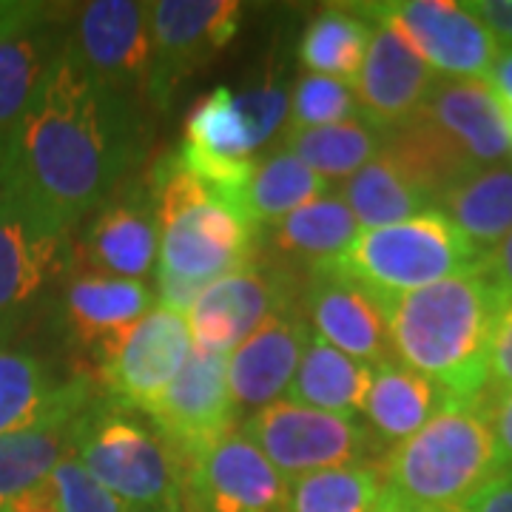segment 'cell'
Instances as JSON below:
<instances>
[{
  "instance_id": "1",
  "label": "cell",
  "mask_w": 512,
  "mask_h": 512,
  "mask_svg": "<svg viewBox=\"0 0 512 512\" xmlns=\"http://www.w3.org/2000/svg\"><path fill=\"white\" fill-rule=\"evenodd\" d=\"M146 148L143 103L100 86L63 46L15 131L12 188L72 231L126 183Z\"/></svg>"
},
{
  "instance_id": "2",
  "label": "cell",
  "mask_w": 512,
  "mask_h": 512,
  "mask_svg": "<svg viewBox=\"0 0 512 512\" xmlns=\"http://www.w3.org/2000/svg\"><path fill=\"white\" fill-rule=\"evenodd\" d=\"M507 299L481 268L396 296L382 313L393 353L447 399H476L490 384V345Z\"/></svg>"
},
{
  "instance_id": "3",
  "label": "cell",
  "mask_w": 512,
  "mask_h": 512,
  "mask_svg": "<svg viewBox=\"0 0 512 512\" xmlns=\"http://www.w3.org/2000/svg\"><path fill=\"white\" fill-rule=\"evenodd\" d=\"M501 473L490 390L476 399L444 396L419 433L382 461V501L413 510H467Z\"/></svg>"
},
{
  "instance_id": "4",
  "label": "cell",
  "mask_w": 512,
  "mask_h": 512,
  "mask_svg": "<svg viewBox=\"0 0 512 512\" xmlns=\"http://www.w3.org/2000/svg\"><path fill=\"white\" fill-rule=\"evenodd\" d=\"M148 185L160 222L157 271L211 285L220 276L254 262V225L191 171H185L177 154H165L154 165Z\"/></svg>"
},
{
  "instance_id": "5",
  "label": "cell",
  "mask_w": 512,
  "mask_h": 512,
  "mask_svg": "<svg viewBox=\"0 0 512 512\" xmlns=\"http://www.w3.org/2000/svg\"><path fill=\"white\" fill-rule=\"evenodd\" d=\"M478 259L481 254L456 225L439 208H430L396 225L362 228L330 268L384 308L396 296L476 268Z\"/></svg>"
},
{
  "instance_id": "6",
  "label": "cell",
  "mask_w": 512,
  "mask_h": 512,
  "mask_svg": "<svg viewBox=\"0 0 512 512\" xmlns=\"http://www.w3.org/2000/svg\"><path fill=\"white\" fill-rule=\"evenodd\" d=\"M74 456L131 512H180V458L151 421H140L126 407L97 396L83 419Z\"/></svg>"
},
{
  "instance_id": "7",
  "label": "cell",
  "mask_w": 512,
  "mask_h": 512,
  "mask_svg": "<svg viewBox=\"0 0 512 512\" xmlns=\"http://www.w3.org/2000/svg\"><path fill=\"white\" fill-rule=\"evenodd\" d=\"M72 262V231L9 188L0 200V348L32 319Z\"/></svg>"
},
{
  "instance_id": "8",
  "label": "cell",
  "mask_w": 512,
  "mask_h": 512,
  "mask_svg": "<svg viewBox=\"0 0 512 512\" xmlns=\"http://www.w3.org/2000/svg\"><path fill=\"white\" fill-rule=\"evenodd\" d=\"M242 433L288 481L330 467L376 461L379 441L356 416L302 407L288 399L251 413Z\"/></svg>"
},
{
  "instance_id": "9",
  "label": "cell",
  "mask_w": 512,
  "mask_h": 512,
  "mask_svg": "<svg viewBox=\"0 0 512 512\" xmlns=\"http://www.w3.org/2000/svg\"><path fill=\"white\" fill-rule=\"evenodd\" d=\"M305 274L282 262H248L234 274L211 282L188 311L194 348L228 356L265 319L276 313L302 311Z\"/></svg>"
},
{
  "instance_id": "10",
  "label": "cell",
  "mask_w": 512,
  "mask_h": 512,
  "mask_svg": "<svg viewBox=\"0 0 512 512\" xmlns=\"http://www.w3.org/2000/svg\"><path fill=\"white\" fill-rule=\"evenodd\" d=\"M382 23L433 69L453 80H487L501 46L493 32L456 0H393L356 6Z\"/></svg>"
},
{
  "instance_id": "11",
  "label": "cell",
  "mask_w": 512,
  "mask_h": 512,
  "mask_svg": "<svg viewBox=\"0 0 512 512\" xmlns=\"http://www.w3.org/2000/svg\"><path fill=\"white\" fill-rule=\"evenodd\" d=\"M242 6L234 0H160L151 3V77L148 100L165 109L191 74L234 40Z\"/></svg>"
},
{
  "instance_id": "12",
  "label": "cell",
  "mask_w": 512,
  "mask_h": 512,
  "mask_svg": "<svg viewBox=\"0 0 512 512\" xmlns=\"http://www.w3.org/2000/svg\"><path fill=\"white\" fill-rule=\"evenodd\" d=\"M291 481L245 433H228L183 464L180 512H288Z\"/></svg>"
},
{
  "instance_id": "13",
  "label": "cell",
  "mask_w": 512,
  "mask_h": 512,
  "mask_svg": "<svg viewBox=\"0 0 512 512\" xmlns=\"http://www.w3.org/2000/svg\"><path fill=\"white\" fill-rule=\"evenodd\" d=\"M66 46L80 69L111 92L148 100L151 3L94 0L77 15Z\"/></svg>"
},
{
  "instance_id": "14",
  "label": "cell",
  "mask_w": 512,
  "mask_h": 512,
  "mask_svg": "<svg viewBox=\"0 0 512 512\" xmlns=\"http://www.w3.org/2000/svg\"><path fill=\"white\" fill-rule=\"evenodd\" d=\"M180 458V467L234 433L237 407L228 390V356L191 350L180 376L143 410Z\"/></svg>"
},
{
  "instance_id": "15",
  "label": "cell",
  "mask_w": 512,
  "mask_h": 512,
  "mask_svg": "<svg viewBox=\"0 0 512 512\" xmlns=\"http://www.w3.org/2000/svg\"><path fill=\"white\" fill-rule=\"evenodd\" d=\"M191 350L194 339L188 319L157 305L103 356L97 379L106 387L111 404L143 413L180 376Z\"/></svg>"
},
{
  "instance_id": "16",
  "label": "cell",
  "mask_w": 512,
  "mask_h": 512,
  "mask_svg": "<svg viewBox=\"0 0 512 512\" xmlns=\"http://www.w3.org/2000/svg\"><path fill=\"white\" fill-rule=\"evenodd\" d=\"M63 46L60 6L0 3V146L15 140L43 74Z\"/></svg>"
},
{
  "instance_id": "17",
  "label": "cell",
  "mask_w": 512,
  "mask_h": 512,
  "mask_svg": "<svg viewBox=\"0 0 512 512\" xmlns=\"http://www.w3.org/2000/svg\"><path fill=\"white\" fill-rule=\"evenodd\" d=\"M80 256L94 274L143 282L160 256V222L151 185H120L94 211L80 242Z\"/></svg>"
},
{
  "instance_id": "18",
  "label": "cell",
  "mask_w": 512,
  "mask_h": 512,
  "mask_svg": "<svg viewBox=\"0 0 512 512\" xmlns=\"http://www.w3.org/2000/svg\"><path fill=\"white\" fill-rule=\"evenodd\" d=\"M302 311L313 336L365 365L376 367L393 359L382 308L359 285L336 274L333 268L305 276Z\"/></svg>"
},
{
  "instance_id": "19",
  "label": "cell",
  "mask_w": 512,
  "mask_h": 512,
  "mask_svg": "<svg viewBox=\"0 0 512 512\" xmlns=\"http://www.w3.org/2000/svg\"><path fill=\"white\" fill-rule=\"evenodd\" d=\"M436 83L439 74L402 37L382 23H373L365 60L353 83L362 117L387 131L402 128L419 114Z\"/></svg>"
},
{
  "instance_id": "20",
  "label": "cell",
  "mask_w": 512,
  "mask_h": 512,
  "mask_svg": "<svg viewBox=\"0 0 512 512\" xmlns=\"http://www.w3.org/2000/svg\"><path fill=\"white\" fill-rule=\"evenodd\" d=\"M154 305V293L146 282L106 274H80L63 291L60 322L66 339L94 367L103 362L120 336L137 325Z\"/></svg>"
},
{
  "instance_id": "21",
  "label": "cell",
  "mask_w": 512,
  "mask_h": 512,
  "mask_svg": "<svg viewBox=\"0 0 512 512\" xmlns=\"http://www.w3.org/2000/svg\"><path fill=\"white\" fill-rule=\"evenodd\" d=\"M97 402L92 379L80 384L66 402L26 430L0 436V512L20 495L32 493L55 473L63 458L74 456L83 419Z\"/></svg>"
},
{
  "instance_id": "22",
  "label": "cell",
  "mask_w": 512,
  "mask_h": 512,
  "mask_svg": "<svg viewBox=\"0 0 512 512\" xmlns=\"http://www.w3.org/2000/svg\"><path fill=\"white\" fill-rule=\"evenodd\" d=\"M311 339L305 311H285L265 319L228 356V390L234 407H248L256 413L279 402V396L291 387Z\"/></svg>"
},
{
  "instance_id": "23",
  "label": "cell",
  "mask_w": 512,
  "mask_h": 512,
  "mask_svg": "<svg viewBox=\"0 0 512 512\" xmlns=\"http://www.w3.org/2000/svg\"><path fill=\"white\" fill-rule=\"evenodd\" d=\"M419 114L444 131L478 168L512 157L507 111L487 80L439 77Z\"/></svg>"
},
{
  "instance_id": "24",
  "label": "cell",
  "mask_w": 512,
  "mask_h": 512,
  "mask_svg": "<svg viewBox=\"0 0 512 512\" xmlns=\"http://www.w3.org/2000/svg\"><path fill=\"white\" fill-rule=\"evenodd\" d=\"M359 231L362 228L348 205L336 194H325L274 225L268 245L282 256V265L293 271L302 268L308 276L311 271L330 268L353 245Z\"/></svg>"
},
{
  "instance_id": "25",
  "label": "cell",
  "mask_w": 512,
  "mask_h": 512,
  "mask_svg": "<svg viewBox=\"0 0 512 512\" xmlns=\"http://www.w3.org/2000/svg\"><path fill=\"white\" fill-rule=\"evenodd\" d=\"M436 205L484 256L512 231V163L470 171L450 185Z\"/></svg>"
},
{
  "instance_id": "26",
  "label": "cell",
  "mask_w": 512,
  "mask_h": 512,
  "mask_svg": "<svg viewBox=\"0 0 512 512\" xmlns=\"http://www.w3.org/2000/svg\"><path fill=\"white\" fill-rule=\"evenodd\" d=\"M444 399L436 384L402 362L390 359L373 367L365 399L367 427L379 441L402 444L419 433Z\"/></svg>"
},
{
  "instance_id": "27",
  "label": "cell",
  "mask_w": 512,
  "mask_h": 512,
  "mask_svg": "<svg viewBox=\"0 0 512 512\" xmlns=\"http://www.w3.org/2000/svg\"><path fill=\"white\" fill-rule=\"evenodd\" d=\"M370 379L373 367L313 336L299 359L291 387L285 390V399L302 407L356 416L365 410Z\"/></svg>"
},
{
  "instance_id": "28",
  "label": "cell",
  "mask_w": 512,
  "mask_h": 512,
  "mask_svg": "<svg viewBox=\"0 0 512 512\" xmlns=\"http://www.w3.org/2000/svg\"><path fill=\"white\" fill-rule=\"evenodd\" d=\"M336 197L353 211L359 228L396 225L436 208L433 197L387 151L348 177Z\"/></svg>"
},
{
  "instance_id": "29",
  "label": "cell",
  "mask_w": 512,
  "mask_h": 512,
  "mask_svg": "<svg viewBox=\"0 0 512 512\" xmlns=\"http://www.w3.org/2000/svg\"><path fill=\"white\" fill-rule=\"evenodd\" d=\"M390 131L367 117L356 114L350 120L322 128H288L282 137V148L291 151L296 160L316 171L322 180L353 177L359 168L376 160L387 146Z\"/></svg>"
},
{
  "instance_id": "30",
  "label": "cell",
  "mask_w": 512,
  "mask_h": 512,
  "mask_svg": "<svg viewBox=\"0 0 512 512\" xmlns=\"http://www.w3.org/2000/svg\"><path fill=\"white\" fill-rule=\"evenodd\" d=\"M89 376L57 382L46 362L32 353L0 348V436L18 433L46 419Z\"/></svg>"
},
{
  "instance_id": "31",
  "label": "cell",
  "mask_w": 512,
  "mask_h": 512,
  "mask_svg": "<svg viewBox=\"0 0 512 512\" xmlns=\"http://www.w3.org/2000/svg\"><path fill=\"white\" fill-rule=\"evenodd\" d=\"M325 188L328 180L296 160L291 151L279 148L256 163L254 177L242 197V217L259 234V228H274L296 208L325 197Z\"/></svg>"
},
{
  "instance_id": "32",
  "label": "cell",
  "mask_w": 512,
  "mask_h": 512,
  "mask_svg": "<svg viewBox=\"0 0 512 512\" xmlns=\"http://www.w3.org/2000/svg\"><path fill=\"white\" fill-rule=\"evenodd\" d=\"M373 35V20L362 12H345L339 6L322 9L308 23L299 40V60L311 74H325L345 83H356L367 43Z\"/></svg>"
},
{
  "instance_id": "33",
  "label": "cell",
  "mask_w": 512,
  "mask_h": 512,
  "mask_svg": "<svg viewBox=\"0 0 512 512\" xmlns=\"http://www.w3.org/2000/svg\"><path fill=\"white\" fill-rule=\"evenodd\" d=\"M382 498V461H365L293 478L288 512H376Z\"/></svg>"
},
{
  "instance_id": "34",
  "label": "cell",
  "mask_w": 512,
  "mask_h": 512,
  "mask_svg": "<svg viewBox=\"0 0 512 512\" xmlns=\"http://www.w3.org/2000/svg\"><path fill=\"white\" fill-rule=\"evenodd\" d=\"M183 143L228 160H251L256 151L248 126L234 103V92L228 86H217L188 111Z\"/></svg>"
},
{
  "instance_id": "35",
  "label": "cell",
  "mask_w": 512,
  "mask_h": 512,
  "mask_svg": "<svg viewBox=\"0 0 512 512\" xmlns=\"http://www.w3.org/2000/svg\"><path fill=\"white\" fill-rule=\"evenodd\" d=\"M359 114L356 92L345 80L325 74L299 77L291 97V126L288 128H322L342 123Z\"/></svg>"
},
{
  "instance_id": "36",
  "label": "cell",
  "mask_w": 512,
  "mask_h": 512,
  "mask_svg": "<svg viewBox=\"0 0 512 512\" xmlns=\"http://www.w3.org/2000/svg\"><path fill=\"white\" fill-rule=\"evenodd\" d=\"M234 103H237L239 114L248 126V134L254 140V146H265L276 131L282 128V123L288 120V92L279 80V74L271 66L265 77L259 83H251L248 89L234 92Z\"/></svg>"
},
{
  "instance_id": "37",
  "label": "cell",
  "mask_w": 512,
  "mask_h": 512,
  "mask_svg": "<svg viewBox=\"0 0 512 512\" xmlns=\"http://www.w3.org/2000/svg\"><path fill=\"white\" fill-rule=\"evenodd\" d=\"M49 487L55 495L57 512H131L111 495L97 478L80 464V458H63L49 476Z\"/></svg>"
},
{
  "instance_id": "38",
  "label": "cell",
  "mask_w": 512,
  "mask_h": 512,
  "mask_svg": "<svg viewBox=\"0 0 512 512\" xmlns=\"http://www.w3.org/2000/svg\"><path fill=\"white\" fill-rule=\"evenodd\" d=\"M487 390L501 393L512 390V299L504 305V311L498 316V325L493 333V345H490V384Z\"/></svg>"
},
{
  "instance_id": "39",
  "label": "cell",
  "mask_w": 512,
  "mask_h": 512,
  "mask_svg": "<svg viewBox=\"0 0 512 512\" xmlns=\"http://www.w3.org/2000/svg\"><path fill=\"white\" fill-rule=\"evenodd\" d=\"M490 421H493L495 447L501 458V470H512V390H490Z\"/></svg>"
},
{
  "instance_id": "40",
  "label": "cell",
  "mask_w": 512,
  "mask_h": 512,
  "mask_svg": "<svg viewBox=\"0 0 512 512\" xmlns=\"http://www.w3.org/2000/svg\"><path fill=\"white\" fill-rule=\"evenodd\" d=\"M467 9L493 32L501 49H512V0H470Z\"/></svg>"
},
{
  "instance_id": "41",
  "label": "cell",
  "mask_w": 512,
  "mask_h": 512,
  "mask_svg": "<svg viewBox=\"0 0 512 512\" xmlns=\"http://www.w3.org/2000/svg\"><path fill=\"white\" fill-rule=\"evenodd\" d=\"M478 268L484 271V276L493 282L495 288L501 291V296L510 302L512 299V231L501 239L495 248H490L487 254L478 259Z\"/></svg>"
},
{
  "instance_id": "42",
  "label": "cell",
  "mask_w": 512,
  "mask_h": 512,
  "mask_svg": "<svg viewBox=\"0 0 512 512\" xmlns=\"http://www.w3.org/2000/svg\"><path fill=\"white\" fill-rule=\"evenodd\" d=\"M467 512H512V470L495 476L493 481L467 504Z\"/></svg>"
},
{
  "instance_id": "43",
  "label": "cell",
  "mask_w": 512,
  "mask_h": 512,
  "mask_svg": "<svg viewBox=\"0 0 512 512\" xmlns=\"http://www.w3.org/2000/svg\"><path fill=\"white\" fill-rule=\"evenodd\" d=\"M487 86L501 100V106L512 111V49H501V55L487 74Z\"/></svg>"
},
{
  "instance_id": "44",
  "label": "cell",
  "mask_w": 512,
  "mask_h": 512,
  "mask_svg": "<svg viewBox=\"0 0 512 512\" xmlns=\"http://www.w3.org/2000/svg\"><path fill=\"white\" fill-rule=\"evenodd\" d=\"M3 512H57L55 495H52L49 481H43V484L35 487L32 493L20 495L18 501H12Z\"/></svg>"
},
{
  "instance_id": "45",
  "label": "cell",
  "mask_w": 512,
  "mask_h": 512,
  "mask_svg": "<svg viewBox=\"0 0 512 512\" xmlns=\"http://www.w3.org/2000/svg\"><path fill=\"white\" fill-rule=\"evenodd\" d=\"M12 174H15V140L0 146V200L12 188Z\"/></svg>"
},
{
  "instance_id": "46",
  "label": "cell",
  "mask_w": 512,
  "mask_h": 512,
  "mask_svg": "<svg viewBox=\"0 0 512 512\" xmlns=\"http://www.w3.org/2000/svg\"><path fill=\"white\" fill-rule=\"evenodd\" d=\"M376 512H467V510H413V507H399V504H387L382 501V507Z\"/></svg>"
},
{
  "instance_id": "47",
  "label": "cell",
  "mask_w": 512,
  "mask_h": 512,
  "mask_svg": "<svg viewBox=\"0 0 512 512\" xmlns=\"http://www.w3.org/2000/svg\"><path fill=\"white\" fill-rule=\"evenodd\" d=\"M157 512H174V510H157Z\"/></svg>"
}]
</instances>
